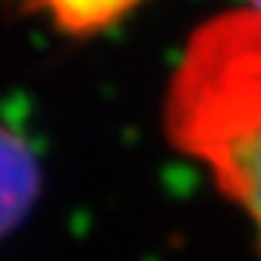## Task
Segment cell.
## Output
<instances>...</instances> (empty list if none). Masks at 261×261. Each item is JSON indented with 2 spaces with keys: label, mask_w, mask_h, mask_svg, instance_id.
<instances>
[{
  "label": "cell",
  "mask_w": 261,
  "mask_h": 261,
  "mask_svg": "<svg viewBox=\"0 0 261 261\" xmlns=\"http://www.w3.org/2000/svg\"><path fill=\"white\" fill-rule=\"evenodd\" d=\"M25 13L66 35V38H95L117 29L126 16H133L145 0H16Z\"/></svg>",
  "instance_id": "cell-3"
},
{
  "label": "cell",
  "mask_w": 261,
  "mask_h": 261,
  "mask_svg": "<svg viewBox=\"0 0 261 261\" xmlns=\"http://www.w3.org/2000/svg\"><path fill=\"white\" fill-rule=\"evenodd\" d=\"M164 126L182 154L252 220L261 246V16L227 10L182 47L164 101Z\"/></svg>",
  "instance_id": "cell-1"
},
{
  "label": "cell",
  "mask_w": 261,
  "mask_h": 261,
  "mask_svg": "<svg viewBox=\"0 0 261 261\" xmlns=\"http://www.w3.org/2000/svg\"><path fill=\"white\" fill-rule=\"evenodd\" d=\"M249 10H255V13L261 16V0H249Z\"/></svg>",
  "instance_id": "cell-4"
},
{
  "label": "cell",
  "mask_w": 261,
  "mask_h": 261,
  "mask_svg": "<svg viewBox=\"0 0 261 261\" xmlns=\"http://www.w3.org/2000/svg\"><path fill=\"white\" fill-rule=\"evenodd\" d=\"M41 186V167L32 145L0 123V236H7L19 223Z\"/></svg>",
  "instance_id": "cell-2"
}]
</instances>
